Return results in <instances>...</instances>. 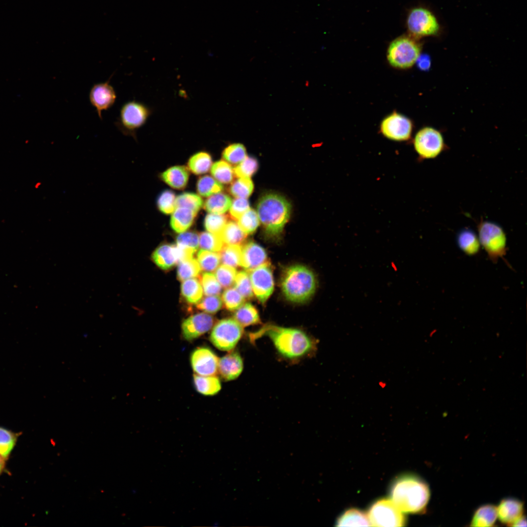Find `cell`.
I'll return each mask as SVG.
<instances>
[{"instance_id":"obj_16","label":"cell","mask_w":527,"mask_h":527,"mask_svg":"<svg viewBox=\"0 0 527 527\" xmlns=\"http://www.w3.org/2000/svg\"><path fill=\"white\" fill-rule=\"evenodd\" d=\"M214 323L213 317L206 313H200L191 315L182 323V336L187 341L194 340L209 331Z\"/></svg>"},{"instance_id":"obj_4","label":"cell","mask_w":527,"mask_h":527,"mask_svg":"<svg viewBox=\"0 0 527 527\" xmlns=\"http://www.w3.org/2000/svg\"><path fill=\"white\" fill-rule=\"evenodd\" d=\"M282 290L288 301L304 303L309 300L316 289V280L313 272L302 265L289 266L281 279Z\"/></svg>"},{"instance_id":"obj_19","label":"cell","mask_w":527,"mask_h":527,"mask_svg":"<svg viewBox=\"0 0 527 527\" xmlns=\"http://www.w3.org/2000/svg\"><path fill=\"white\" fill-rule=\"evenodd\" d=\"M152 259L154 263L162 270H168L179 263L177 245L163 244L158 247L153 252Z\"/></svg>"},{"instance_id":"obj_43","label":"cell","mask_w":527,"mask_h":527,"mask_svg":"<svg viewBox=\"0 0 527 527\" xmlns=\"http://www.w3.org/2000/svg\"><path fill=\"white\" fill-rule=\"evenodd\" d=\"M227 220L226 215L210 213L205 216L203 224L209 232L220 236Z\"/></svg>"},{"instance_id":"obj_37","label":"cell","mask_w":527,"mask_h":527,"mask_svg":"<svg viewBox=\"0 0 527 527\" xmlns=\"http://www.w3.org/2000/svg\"><path fill=\"white\" fill-rule=\"evenodd\" d=\"M197 259L201 269L206 272L215 271L221 262L219 253L202 249L198 252Z\"/></svg>"},{"instance_id":"obj_36","label":"cell","mask_w":527,"mask_h":527,"mask_svg":"<svg viewBox=\"0 0 527 527\" xmlns=\"http://www.w3.org/2000/svg\"><path fill=\"white\" fill-rule=\"evenodd\" d=\"M201 271L199 262L192 258L178 263L177 277L179 281H183L198 276Z\"/></svg>"},{"instance_id":"obj_38","label":"cell","mask_w":527,"mask_h":527,"mask_svg":"<svg viewBox=\"0 0 527 527\" xmlns=\"http://www.w3.org/2000/svg\"><path fill=\"white\" fill-rule=\"evenodd\" d=\"M254 185L249 177L239 178L234 181L229 187L231 195L237 198L246 199L253 192Z\"/></svg>"},{"instance_id":"obj_56","label":"cell","mask_w":527,"mask_h":527,"mask_svg":"<svg viewBox=\"0 0 527 527\" xmlns=\"http://www.w3.org/2000/svg\"><path fill=\"white\" fill-rule=\"evenodd\" d=\"M379 385L382 388H384L386 386V384L384 381H380L379 382Z\"/></svg>"},{"instance_id":"obj_3","label":"cell","mask_w":527,"mask_h":527,"mask_svg":"<svg viewBox=\"0 0 527 527\" xmlns=\"http://www.w3.org/2000/svg\"><path fill=\"white\" fill-rule=\"evenodd\" d=\"M257 209L265 234L270 238L279 236L290 215L288 201L280 195L268 193L260 199Z\"/></svg>"},{"instance_id":"obj_41","label":"cell","mask_w":527,"mask_h":527,"mask_svg":"<svg viewBox=\"0 0 527 527\" xmlns=\"http://www.w3.org/2000/svg\"><path fill=\"white\" fill-rule=\"evenodd\" d=\"M203 205L202 199L199 195L193 193H183L176 199V208L185 207L198 213Z\"/></svg>"},{"instance_id":"obj_32","label":"cell","mask_w":527,"mask_h":527,"mask_svg":"<svg viewBox=\"0 0 527 527\" xmlns=\"http://www.w3.org/2000/svg\"><path fill=\"white\" fill-rule=\"evenodd\" d=\"M241 248V245L224 244L219 251L221 262L234 268L240 266Z\"/></svg>"},{"instance_id":"obj_14","label":"cell","mask_w":527,"mask_h":527,"mask_svg":"<svg viewBox=\"0 0 527 527\" xmlns=\"http://www.w3.org/2000/svg\"><path fill=\"white\" fill-rule=\"evenodd\" d=\"M109 79L104 82L94 84L91 87L89 101L96 109L99 118L102 120V112L110 108L115 103L117 95L114 87L110 84Z\"/></svg>"},{"instance_id":"obj_5","label":"cell","mask_w":527,"mask_h":527,"mask_svg":"<svg viewBox=\"0 0 527 527\" xmlns=\"http://www.w3.org/2000/svg\"><path fill=\"white\" fill-rule=\"evenodd\" d=\"M478 237L482 246L491 262L499 259L505 260L507 238L503 228L496 223L482 220L477 224Z\"/></svg>"},{"instance_id":"obj_8","label":"cell","mask_w":527,"mask_h":527,"mask_svg":"<svg viewBox=\"0 0 527 527\" xmlns=\"http://www.w3.org/2000/svg\"><path fill=\"white\" fill-rule=\"evenodd\" d=\"M243 332V327L234 319H224L213 327L210 340L219 350L231 351L242 338Z\"/></svg>"},{"instance_id":"obj_39","label":"cell","mask_w":527,"mask_h":527,"mask_svg":"<svg viewBox=\"0 0 527 527\" xmlns=\"http://www.w3.org/2000/svg\"><path fill=\"white\" fill-rule=\"evenodd\" d=\"M222 156L226 161L233 164L240 163L247 157L245 147L240 143L227 145L223 150Z\"/></svg>"},{"instance_id":"obj_23","label":"cell","mask_w":527,"mask_h":527,"mask_svg":"<svg viewBox=\"0 0 527 527\" xmlns=\"http://www.w3.org/2000/svg\"><path fill=\"white\" fill-rule=\"evenodd\" d=\"M457 243L460 249L468 256L475 255L480 251L481 244L478 235L468 228L464 229L458 233Z\"/></svg>"},{"instance_id":"obj_15","label":"cell","mask_w":527,"mask_h":527,"mask_svg":"<svg viewBox=\"0 0 527 527\" xmlns=\"http://www.w3.org/2000/svg\"><path fill=\"white\" fill-rule=\"evenodd\" d=\"M219 360L213 351L204 347L195 349L190 357L194 372L201 376L216 375L218 371Z\"/></svg>"},{"instance_id":"obj_51","label":"cell","mask_w":527,"mask_h":527,"mask_svg":"<svg viewBox=\"0 0 527 527\" xmlns=\"http://www.w3.org/2000/svg\"><path fill=\"white\" fill-rule=\"evenodd\" d=\"M176 243L179 246L196 251L199 245V236L195 231H184L177 237Z\"/></svg>"},{"instance_id":"obj_24","label":"cell","mask_w":527,"mask_h":527,"mask_svg":"<svg viewBox=\"0 0 527 527\" xmlns=\"http://www.w3.org/2000/svg\"><path fill=\"white\" fill-rule=\"evenodd\" d=\"M193 380L197 391L204 395H215L221 389L220 380L215 375L201 376L195 374Z\"/></svg>"},{"instance_id":"obj_9","label":"cell","mask_w":527,"mask_h":527,"mask_svg":"<svg viewBox=\"0 0 527 527\" xmlns=\"http://www.w3.org/2000/svg\"><path fill=\"white\" fill-rule=\"evenodd\" d=\"M414 146L422 159H434L446 149L444 138L438 130L429 126L418 131L414 139Z\"/></svg>"},{"instance_id":"obj_17","label":"cell","mask_w":527,"mask_h":527,"mask_svg":"<svg viewBox=\"0 0 527 527\" xmlns=\"http://www.w3.org/2000/svg\"><path fill=\"white\" fill-rule=\"evenodd\" d=\"M268 262L265 249L258 243L249 242L242 246L240 266L249 271Z\"/></svg>"},{"instance_id":"obj_45","label":"cell","mask_w":527,"mask_h":527,"mask_svg":"<svg viewBox=\"0 0 527 527\" xmlns=\"http://www.w3.org/2000/svg\"><path fill=\"white\" fill-rule=\"evenodd\" d=\"M176 199L174 192L168 189L163 190L157 198V205L158 209L165 214L172 213L176 208Z\"/></svg>"},{"instance_id":"obj_12","label":"cell","mask_w":527,"mask_h":527,"mask_svg":"<svg viewBox=\"0 0 527 527\" xmlns=\"http://www.w3.org/2000/svg\"><path fill=\"white\" fill-rule=\"evenodd\" d=\"M247 272L254 295L261 303L264 304L274 290V283L270 264L268 262Z\"/></svg>"},{"instance_id":"obj_27","label":"cell","mask_w":527,"mask_h":527,"mask_svg":"<svg viewBox=\"0 0 527 527\" xmlns=\"http://www.w3.org/2000/svg\"><path fill=\"white\" fill-rule=\"evenodd\" d=\"M230 197L223 193H217L210 196L204 203V208L207 212L222 214L226 212L231 205Z\"/></svg>"},{"instance_id":"obj_55","label":"cell","mask_w":527,"mask_h":527,"mask_svg":"<svg viewBox=\"0 0 527 527\" xmlns=\"http://www.w3.org/2000/svg\"><path fill=\"white\" fill-rule=\"evenodd\" d=\"M4 460L5 459L0 456V475L4 470L5 465Z\"/></svg>"},{"instance_id":"obj_7","label":"cell","mask_w":527,"mask_h":527,"mask_svg":"<svg viewBox=\"0 0 527 527\" xmlns=\"http://www.w3.org/2000/svg\"><path fill=\"white\" fill-rule=\"evenodd\" d=\"M420 51L419 44L414 39L403 36L390 43L387 49V58L390 64L394 67L408 68L416 63Z\"/></svg>"},{"instance_id":"obj_29","label":"cell","mask_w":527,"mask_h":527,"mask_svg":"<svg viewBox=\"0 0 527 527\" xmlns=\"http://www.w3.org/2000/svg\"><path fill=\"white\" fill-rule=\"evenodd\" d=\"M212 158L210 154L201 151L192 155L187 162L188 169L196 175H201L207 172L211 167Z\"/></svg>"},{"instance_id":"obj_21","label":"cell","mask_w":527,"mask_h":527,"mask_svg":"<svg viewBox=\"0 0 527 527\" xmlns=\"http://www.w3.org/2000/svg\"><path fill=\"white\" fill-rule=\"evenodd\" d=\"M189 173L187 168L182 165L171 167L161 174V179L170 187L181 190L187 185Z\"/></svg>"},{"instance_id":"obj_22","label":"cell","mask_w":527,"mask_h":527,"mask_svg":"<svg viewBox=\"0 0 527 527\" xmlns=\"http://www.w3.org/2000/svg\"><path fill=\"white\" fill-rule=\"evenodd\" d=\"M197 212L185 207H176L170 219L171 228L177 233L187 230L193 223Z\"/></svg>"},{"instance_id":"obj_18","label":"cell","mask_w":527,"mask_h":527,"mask_svg":"<svg viewBox=\"0 0 527 527\" xmlns=\"http://www.w3.org/2000/svg\"><path fill=\"white\" fill-rule=\"evenodd\" d=\"M243 369V360L237 351H231L219 360L218 371L225 381H231L237 378Z\"/></svg>"},{"instance_id":"obj_49","label":"cell","mask_w":527,"mask_h":527,"mask_svg":"<svg viewBox=\"0 0 527 527\" xmlns=\"http://www.w3.org/2000/svg\"><path fill=\"white\" fill-rule=\"evenodd\" d=\"M258 168L257 160L251 157H246L234 169L235 175L238 177H249L252 176Z\"/></svg>"},{"instance_id":"obj_30","label":"cell","mask_w":527,"mask_h":527,"mask_svg":"<svg viewBox=\"0 0 527 527\" xmlns=\"http://www.w3.org/2000/svg\"><path fill=\"white\" fill-rule=\"evenodd\" d=\"M246 235L238 223L229 221L227 222L220 236L224 244L241 245Z\"/></svg>"},{"instance_id":"obj_44","label":"cell","mask_w":527,"mask_h":527,"mask_svg":"<svg viewBox=\"0 0 527 527\" xmlns=\"http://www.w3.org/2000/svg\"><path fill=\"white\" fill-rule=\"evenodd\" d=\"M234 284L235 288L245 299H250L253 296V292L248 273L241 271L236 274Z\"/></svg>"},{"instance_id":"obj_11","label":"cell","mask_w":527,"mask_h":527,"mask_svg":"<svg viewBox=\"0 0 527 527\" xmlns=\"http://www.w3.org/2000/svg\"><path fill=\"white\" fill-rule=\"evenodd\" d=\"M407 28L410 33L416 37L436 35L440 26L437 19L427 9L418 7L412 9L407 20Z\"/></svg>"},{"instance_id":"obj_31","label":"cell","mask_w":527,"mask_h":527,"mask_svg":"<svg viewBox=\"0 0 527 527\" xmlns=\"http://www.w3.org/2000/svg\"><path fill=\"white\" fill-rule=\"evenodd\" d=\"M337 526H371L368 516L358 509L345 511L338 520Z\"/></svg>"},{"instance_id":"obj_50","label":"cell","mask_w":527,"mask_h":527,"mask_svg":"<svg viewBox=\"0 0 527 527\" xmlns=\"http://www.w3.org/2000/svg\"><path fill=\"white\" fill-rule=\"evenodd\" d=\"M222 300L218 295L208 296L197 304V308L205 312L214 314L222 306Z\"/></svg>"},{"instance_id":"obj_42","label":"cell","mask_w":527,"mask_h":527,"mask_svg":"<svg viewBox=\"0 0 527 527\" xmlns=\"http://www.w3.org/2000/svg\"><path fill=\"white\" fill-rule=\"evenodd\" d=\"M221 237L209 232H202L199 236V245L202 249L219 252L224 245Z\"/></svg>"},{"instance_id":"obj_35","label":"cell","mask_w":527,"mask_h":527,"mask_svg":"<svg viewBox=\"0 0 527 527\" xmlns=\"http://www.w3.org/2000/svg\"><path fill=\"white\" fill-rule=\"evenodd\" d=\"M197 191L203 197H208L221 192L223 189L220 182L209 175L200 177L197 182Z\"/></svg>"},{"instance_id":"obj_2","label":"cell","mask_w":527,"mask_h":527,"mask_svg":"<svg viewBox=\"0 0 527 527\" xmlns=\"http://www.w3.org/2000/svg\"><path fill=\"white\" fill-rule=\"evenodd\" d=\"M390 495L392 502L402 512L416 513L426 507L430 491L425 481L409 475L401 476L394 482Z\"/></svg>"},{"instance_id":"obj_26","label":"cell","mask_w":527,"mask_h":527,"mask_svg":"<svg viewBox=\"0 0 527 527\" xmlns=\"http://www.w3.org/2000/svg\"><path fill=\"white\" fill-rule=\"evenodd\" d=\"M181 292L184 300L190 304L198 303L202 299L203 295L201 284L195 278L183 281L181 284Z\"/></svg>"},{"instance_id":"obj_10","label":"cell","mask_w":527,"mask_h":527,"mask_svg":"<svg viewBox=\"0 0 527 527\" xmlns=\"http://www.w3.org/2000/svg\"><path fill=\"white\" fill-rule=\"evenodd\" d=\"M367 516L372 526L402 527L405 522L402 511L392 500L387 499L375 502L369 508Z\"/></svg>"},{"instance_id":"obj_1","label":"cell","mask_w":527,"mask_h":527,"mask_svg":"<svg viewBox=\"0 0 527 527\" xmlns=\"http://www.w3.org/2000/svg\"><path fill=\"white\" fill-rule=\"evenodd\" d=\"M264 336L269 338L281 356L289 361L312 355L317 350L316 340L300 329L266 324L249 334L252 343Z\"/></svg>"},{"instance_id":"obj_53","label":"cell","mask_w":527,"mask_h":527,"mask_svg":"<svg viewBox=\"0 0 527 527\" xmlns=\"http://www.w3.org/2000/svg\"><path fill=\"white\" fill-rule=\"evenodd\" d=\"M416 62L422 69H426L429 65V60L426 56H419Z\"/></svg>"},{"instance_id":"obj_47","label":"cell","mask_w":527,"mask_h":527,"mask_svg":"<svg viewBox=\"0 0 527 527\" xmlns=\"http://www.w3.org/2000/svg\"><path fill=\"white\" fill-rule=\"evenodd\" d=\"M222 301L226 309L234 311L241 306L245 299L235 288H229L223 294Z\"/></svg>"},{"instance_id":"obj_54","label":"cell","mask_w":527,"mask_h":527,"mask_svg":"<svg viewBox=\"0 0 527 527\" xmlns=\"http://www.w3.org/2000/svg\"><path fill=\"white\" fill-rule=\"evenodd\" d=\"M526 520L524 517L522 516L518 520H517L512 526L519 527V526H526Z\"/></svg>"},{"instance_id":"obj_40","label":"cell","mask_w":527,"mask_h":527,"mask_svg":"<svg viewBox=\"0 0 527 527\" xmlns=\"http://www.w3.org/2000/svg\"><path fill=\"white\" fill-rule=\"evenodd\" d=\"M238 224L246 235L253 233L260 224L257 213L253 209H248L238 220Z\"/></svg>"},{"instance_id":"obj_13","label":"cell","mask_w":527,"mask_h":527,"mask_svg":"<svg viewBox=\"0 0 527 527\" xmlns=\"http://www.w3.org/2000/svg\"><path fill=\"white\" fill-rule=\"evenodd\" d=\"M412 128L411 121L396 112L385 118L380 126L381 131L384 136L396 141L408 140L411 137Z\"/></svg>"},{"instance_id":"obj_33","label":"cell","mask_w":527,"mask_h":527,"mask_svg":"<svg viewBox=\"0 0 527 527\" xmlns=\"http://www.w3.org/2000/svg\"><path fill=\"white\" fill-rule=\"evenodd\" d=\"M19 435V433L0 426V456L5 460L9 457Z\"/></svg>"},{"instance_id":"obj_52","label":"cell","mask_w":527,"mask_h":527,"mask_svg":"<svg viewBox=\"0 0 527 527\" xmlns=\"http://www.w3.org/2000/svg\"><path fill=\"white\" fill-rule=\"evenodd\" d=\"M248 209L249 203L246 199L237 198L232 202L229 213L232 218L238 220Z\"/></svg>"},{"instance_id":"obj_28","label":"cell","mask_w":527,"mask_h":527,"mask_svg":"<svg viewBox=\"0 0 527 527\" xmlns=\"http://www.w3.org/2000/svg\"><path fill=\"white\" fill-rule=\"evenodd\" d=\"M234 319L243 327L261 324V319L256 308L250 303L243 304L237 309Z\"/></svg>"},{"instance_id":"obj_20","label":"cell","mask_w":527,"mask_h":527,"mask_svg":"<svg viewBox=\"0 0 527 527\" xmlns=\"http://www.w3.org/2000/svg\"><path fill=\"white\" fill-rule=\"evenodd\" d=\"M496 508L497 517L502 523L510 526L523 516V503L515 499H505Z\"/></svg>"},{"instance_id":"obj_34","label":"cell","mask_w":527,"mask_h":527,"mask_svg":"<svg viewBox=\"0 0 527 527\" xmlns=\"http://www.w3.org/2000/svg\"><path fill=\"white\" fill-rule=\"evenodd\" d=\"M211 174L218 182L223 184L230 183L235 175L231 166L223 160L218 161L211 166Z\"/></svg>"},{"instance_id":"obj_25","label":"cell","mask_w":527,"mask_h":527,"mask_svg":"<svg viewBox=\"0 0 527 527\" xmlns=\"http://www.w3.org/2000/svg\"><path fill=\"white\" fill-rule=\"evenodd\" d=\"M497 518V508L492 505H483L479 507L471 522L472 527H491Z\"/></svg>"},{"instance_id":"obj_46","label":"cell","mask_w":527,"mask_h":527,"mask_svg":"<svg viewBox=\"0 0 527 527\" xmlns=\"http://www.w3.org/2000/svg\"><path fill=\"white\" fill-rule=\"evenodd\" d=\"M201 282L205 295H218L221 293V285L213 274L209 272L203 273L201 277Z\"/></svg>"},{"instance_id":"obj_6","label":"cell","mask_w":527,"mask_h":527,"mask_svg":"<svg viewBox=\"0 0 527 527\" xmlns=\"http://www.w3.org/2000/svg\"><path fill=\"white\" fill-rule=\"evenodd\" d=\"M152 113V109L144 103L129 101L122 106L115 125L124 136L136 140L137 131L145 124Z\"/></svg>"},{"instance_id":"obj_48","label":"cell","mask_w":527,"mask_h":527,"mask_svg":"<svg viewBox=\"0 0 527 527\" xmlns=\"http://www.w3.org/2000/svg\"><path fill=\"white\" fill-rule=\"evenodd\" d=\"M216 270L215 276L221 285L228 288L233 284L237 274L235 268L223 264Z\"/></svg>"}]
</instances>
